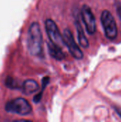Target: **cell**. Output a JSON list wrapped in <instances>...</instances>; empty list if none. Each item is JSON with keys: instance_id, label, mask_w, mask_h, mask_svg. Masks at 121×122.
Here are the masks:
<instances>
[{"instance_id": "cell-1", "label": "cell", "mask_w": 121, "mask_h": 122, "mask_svg": "<svg viewBox=\"0 0 121 122\" xmlns=\"http://www.w3.org/2000/svg\"><path fill=\"white\" fill-rule=\"evenodd\" d=\"M27 48L33 56H40L43 50V36L40 25L33 22L29 29L27 35Z\"/></svg>"}, {"instance_id": "cell-9", "label": "cell", "mask_w": 121, "mask_h": 122, "mask_svg": "<svg viewBox=\"0 0 121 122\" xmlns=\"http://www.w3.org/2000/svg\"><path fill=\"white\" fill-rule=\"evenodd\" d=\"M76 30H77V34H78V40L79 44L83 48H88L89 46L88 39H87L85 34V32L83 29V27L79 21L76 22Z\"/></svg>"}, {"instance_id": "cell-2", "label": "cell", "mask_w": 121, "mask_h": 122, "mask_svg": "<svg viewBox=\"0 0 121 122\" xmlns=\"http://www.w3.org/2000/svg\"><path fill=\"white\" fill-rule=\"evenodd\" d=\"M101 20L106 36L110 40H114L118 36V27L111 12L108 10L103 11Z\"/></svg>"}, {"instance_id": "cell-7", "label": "cell", "mask_w": 121, "mask_h": 122, "mask_svg": "<svg viewBox=\"0 0 121 122\" xmlns=\"http://www.w3.org/2000/svg\"><path fill=\"white\" fill-rule=\"evenodd\" d=\"M48 50L49 54L55 59L61 61L65 58V54L62 50V47L53 43L52 41L48 42Z\"/></svg>"}, {"instance_id": "cell-6", "label": "cell", "mask_w": 121, "mask_h": 122, "mask_svg": "<svg viewBox=\"0 0 121 122\" xmlns=\"http://www.w3.org/2000/svg\"><path fill=\"white\" fill-rule=\"evenodd\" d=\"M81 15L87 32L89 34H93L96 31V21L91 8L87 5H83L81 10Z\"/></svg>"}, {"instance_id": "cell-5", "label": "cell", "mask_w": 121, "mask_h": 122, "mask_svg": "<svg viewBox=\"0 0 121 122\" xmlns=\"http://www.w3.org/2000/svg\"><path fill=\"white\" fill-rule=\"evenodd\" d=\"M63 41L65 46L68 47V49L73 58L76 59H82L83 57V54L80 47L76 43L73 34L69 29H65L63 34Z\"/></svg>"}, {"instance_id": "cell-3", "label": "cell", "mask_w": 121, "mask_h": 122, "mask_svg": "<svg viewBox=\"0 0 121 122\" xmlns=\"http://www.w3.org/2000/svg\"><path fill=\"white\" fill-rule=\"evenodd\" d=\"M5 109L7 112L19 115H28L32 111V107L27 100L24 98H16L6 104Z\"/></svg>"}, {"instance_id": "cell-8", "label": "cell", "mask_w": 121, "mask_h": 122, "mask_svg": "<svg viewBox=\"0 0 121 122\" xmlns=\"http://www.w3.org/2000/svg\"><path fill=\"white\" fill-rule=\"evenodd\" d=\"M39 89V84L34 79H27L22 84L21 90L25 95H31Z\"/></svg>"}, {"instance_id": "cell-4", "label": "cell", "mask_w": 121, "mask_h": 122, "mask_svg": "<svg viewBox=\"0 0 121 122\" xmlns=\"http://www.w3.org/2000/svg\"><path fill=\"white\" fill-rule=\"evenodd\" d=\"M45 28L46 34L51 41L58 45L61 47H63L65 45L63 35L61 34L54 21L51 19H46L45 21Z\"/></svg>"}]
</instances>
